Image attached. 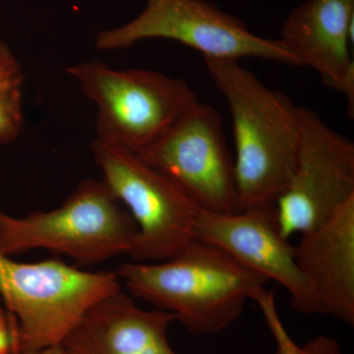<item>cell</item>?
Listing matches in <instances>:
<instances>
[{"mask_svg":"<svg viewBox=\"0 0 354 354\" xmlns=\"http://www.w3.org/2000/svg\"><path fill=\"white\" fill-rule=\"evenodd\" d=\"M252 300L259 306L266 323L271 330L276 342L277 354H344L339 342L327 335H317L304 346H298L281 322L274 293L263 288Z\"/></svg>","mask_w":354,"mask_h":354,"instance_id":"9a60e30c","label":"cell"},{"mask_svg":"<svg viewBox=\"0 0 354 354\" xmlns=\"http://www.w3.org/2000/svg\"><path fill=\"white\" fill-rule=\"evenodd\" d=\"M24 82L19 60L0 39V144L15 141L22 131Z\"/></svg>","mask_w":354,"mask_h":354,"instance_id":"5bb4252c","label":"cell"},{"mask_svg":"<svg viewBox=\"0 0 354 354\" xmlns=\"http://www.w3.org/2000/svg\"><path fill=\"white\" fill-rule=\"evenodd\" d=\"M194 239L220 247L251 271L283 286L299 313L320 315L315 293L295 260V246L281 234L274 204L230 213L201 209Z\"/></svg>","mask_w":354,"mask_h":354,"instance_id":"30bf717a","label":"cell"},{"mask_svg":"<svg viewBox=\"0 0 354 354\" xmlns=\"http://www.w3.org/2000/svg\"><path fill=\"white\" fill-rule=\"evenodd\" d=\"M70 354H77L76 353H74V351H70Z\"/></svg>","mask_w":354,"mask_h":354,"instance_id":"e0dca14e","label":"cell"},{"mask_svg":"<svg viewBox=\"0 0 354 354\" xmlns=\"http://www.w3.org/2000/svg\"><path fill=\"white\" fill-rule=\"evenodd\" d=\"M176 321L162 310H143L121 290L88 310L62 346L77 354H177L167 337Z\"/></svg>","mask_w":354,"mask_h":354,"instance_id":"4fadbf2b","label":"cell"},{"mask_svg":"<svg viewBox=\"0 0 354 354\" xmlns=\"http://www.w3.org/2000/svg\"><path fill=\"white\" fill-rule=\"evenodd\" d=\"M203 58L232 116L239 209L274 204L297 164L299 106L239 60Z\"/></svg>","mask_w":354,"mask_h":354,"instance_id":"6da1fadb","label":"cell"},{"mask_svg":"<svg viewBox=\"0 0 354 354\" xmlns=\"http://www.w3.org/2000/svg\"><path fill=\"white\" fill-rule=\"evenodd\" d=\"M97 109L95 139L138 153L197 104L189 84L148 69H113L100 60L66 68Z\"/></svg>","mask_w":354,"mask_h":354,"instance_id":"5b68a950","label":"cell"},{"mask_svg":"<svg viewBox=\"0 0 354 354\" xmlns=\"http://www.w3.org/2000/svg\"><path fill=\"white\" fill-rule=\"evenodd\" d=\"M92 151L102 181L127 207L138 227L132 259H171L194 239L202 208L178 183L122 147L95 139Z\"/></svg>","mask_w":354,"mask_h":354,"instance_id":"8992f818","label":"cell"},{"mask_svg":"<svg viewBox=\"0 0 354 354\" xmlns=\"http://www.w3.org/2000/svg\"><path fill=\"white\" fill-rule=\"evenodd\" d=\"M138 234L131 215L104 181L79 184L62 206L13 218L0 212V254L48 249L80 265H95L129 255Z\"/></svg>","mask_w":354,"mask_h":354,"instance_id":"3957f363","label":"cell"},{"mask_svg":"<svg viewBox=\"0 0 354 354\" xmlns=\"http://www.w3.org/2000/svg\"><path fill=\"white\" fill-rule=\"evenodd\" d=\"M28 354H70V351L62 344H59V346H51V348H44L43 351H37V353Z\"/></svg>","mask_w":354,"mask_h":354,"instance_id":"2e32d148","label":"cell"},{"mask_svg":"<svg viewBox=\"0 0 354 354\" xmlns=\"http://www.w3.org/2000/svg\"><path fill=\"white\" fill-rule=\"evenodd\" d=\"M353 18L354 0H307L291 11L279 39L299 66L311 67L328 87L346 95L351 113Z\"/></svg>","mask_w":354,"mask_h":354,"instance_id":"8fae6325","label":"cell"},{"mask_svg":"<svg viewBox=\"0 0 354 354\" xmlns=\"http://www.w3.org/2000/svg\"><path fill=\"white\" fill-rule=\"evenodd\" d=\"M300 139L290 183L274 202L281 234L288 239L320 227L354 197V144L313 109L299 106Z\"/></svg>","mask_w":354,"mask_h":354,"instance_id":"ba28073f","label":"cell"},{"mask_svg":"<svg viewBox=\"0 0 354 354\" xmlns=\"http://www.w3.org/2000/svg\"><path fill=\"white\" fill-rule=\"evenodd\" d=\"M120 283L113 272L82 271L53 259L19 263L0 254V297L19 326L20 354L64 344Z\"/></svg>","mask_w":354,"mask_h":354,"instance_id":"277c9868","label":"cell"},{"mask_svg":"<svg viewBox=\"0 0 354 354\" xmlns=\"http://www.w3.org/2000/svg\"><path fill=\"white\" fill-rule=\"evenodd\" d=\"M136 155L174 179L202 209L239 211L234 160L220 113L209 104L198 102L169 131Z\"/></svg>","mask_w":354,"mask_h":354,"instance_id":"9c48e42d","label":"cell"},{"mask_svg":"<svg viewBox=\"0 0 354 354\" xmlns=\"http://www.w3.org/2000/svg\"><path fill=\"white\" fill-rule=\"evenodd\" d=\"M150 39L178 41L200 51L203 57H258L299 66L281 39L253 34L241 20L205 0H147L136 18L100 32L95 46L102 50H124Z\"/></svg>","mask_w":354,"mask_h":354,"instance_id":"52a82bcc","label":"cell"},{"mask_svg":"<svg viewBox=\"0 0 354 354\" xmlns=\"http://www.w3.org/2000/svg\"><path fill=\"white\" fill-rule=\"evenodd\" d=\"M295 260L320 315L354 325V197L320 227L301 234Z\"/></svg>","mask_w":354,"mask_h":354,"instance_id":"7c38bea8","label":"cell"},{"mask_svg":"<svg viewBox=\"0 0 354 354\" xmlns=\"http://www.w3.org/2000/svg\"><path fill=\"white\" fill-rule=\"evenodd\" d=\"M116 274L135 297L174 314L194 335L227 329L270 283L220 247L197 239L171 259L127 263Z\"/></svg>","mask_w":354,"mask_h":354,"instance_id":"7a4b0ae2","label":"cell"}]
</instances>
